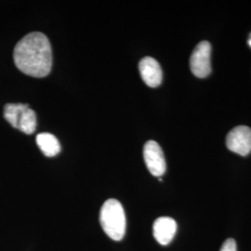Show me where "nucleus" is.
<instances>
[{
    "mask_svg": "<svg viewBox=\"0 0 251 251\" xmlns=\"http://www.w3.org/2000/svg\"><path fill=\"white\" fill-rule=\"evenodd\" d=\"M36 144L48 157H53L61 151V144L58 139L54 135L48 132L37 135Z\"/></svg>",
    "mask_w": 251,
    "mask_h": 251,
    "instance_id": "obj_9",
    "label": "nucleus"
},
{
    "mask_svg": "<svg viewBox=\"0 0 251 251\" xmlns=\"http://www.w3.org/2000/svg\"><path fill=\"white\" fill-rule=\"evenodd\" d=\"M144 162L150 173L160 177L167 170L166 159L160 145L154 141L147 142L144 147Z\"/></svg>",
    "mask_w": 251,
    "mask_h": 251,
    "instance_id": "obj_6",
    "label": "nucleus"
},
{
    "mask_svg": "<svg viewBox=\"0 0 251 251\" xmlns=\"http://www.w3.org/2000/svg\"><path fill=\"white\" fill-rule=\"evenodd\" d=\"M237 251L236 242H235L233 239H232V238L227 239V240L224 243V245H223V247H222V249H221V251Z\"/></svg>",
    "mask_w": 251,
    "mask_h": 251,
    "instance_id": "obj_10",
    "label": "nucleus"
},
{
    "mask_svg": "<svg viewBox=\"0 0 251 251\" xmlns=\"http://www.w3.org/2000/svg\"><path fill=\"white\" fill-rule=\"evenodd\" d=\"M227 148L242 156L251 152V128L246 126H238L233 128L226 138Z\"/></svg>",
    "mask_w": 251,
    "mask_h": 251,
    "instance_id": "obj_5",
    "label": "nucleus"
},
{
    "mask_svg": "<svg viewBox=\"0 0 251 251\" xmlns=\"http://www.w3.org/2000/svg\"><path fill=\"white\" fill-rule=\"evenodd\" d=\"M100 223L108 236L115 240L123 239L126 233L125 211L123 206L117 199H108L101 206Z\"/></svg>",
    "mask_w": 251,
    "mask_h": 251,
    "instance_id": "obj_2",
    "label": "nucleus"
},
{
    "mask_svg": "<svg viewBox=\"0 0 251 251\" xmlns=\"http://www.w3.org/2000/svg\"><path fill=\"white\" fill-rule=\"evenodd\" d=\"M211 46L207 41H202L194 50L190 58L192 73L200 78L206 77L211 73Z\"/></svg>",
    "mask_w": 251,
    "mask_h": 251,
    "instance_id": "obj_4",
    "label": "nucleus"
},
{
    "mask_svg": "<svg viewBox=\"0 0 251 251\" xmlns=\"http://www.w3.org/2000/svg\"><path fill=\"white\" fill-rule=\"evenodd\" d=\"M153 236L162 246H167L172 241L177 232V224L170 217H160L155 220L153 227Z\"/></svg>",
    "mask_w": 251,
    "mask_h": 251,
    "instance_id": "obj_8",
    "label": "nucleus"
},
{
    "mask_svg": "<svg viewBox=\"0 0 251 251\" xmlns=\"http://www.w3.org/2000/svg\"><path fill=\"white\" fill-rule=\"evenodd\" d=\"M4 117L13 127L25 134L36 130V116L34 110L25 103H8L4 107Z\"/></svg>",
    "mask_w": 251,
    "mask_h": 251,
    "instance_id": "obj_3",
    "label": "nucleus"
},
{
    "mask_svg": "<svg viewBox=\"0 0 251 251\" xmlns=\"http://www.w3.org/2000/svg\"><path fill=\"white\" fill-rule=\"evenodd\" d=\"M139 70L144 83L151 87L156 88L162 83L163 73L160 64L152 57H145L139 63Z\"/></svg>",
    "mask_w": 251,
    "mask_h": 251,
    "instance_id": "obj_7",
    "label": "nucleus"
},
{
    "mask_svg": "<svg viewBox=\"0 0 251 251\" xmlns=\"http://www.w3.org/2000/svg\"><path fill=\"white\" fill-rule=\"evenodd\" d=\"M13 59L19 70L27 75H48L52 66V50L48 37L40 32L28 34L15 46Z\"/></svg>",
    "mask_w": 251,
    "mask_h": 251,
    "instance_id": "obj_1",
    "label": "nucleus"
},
{
    "mask_svg": "<svg viewBox=\"0 0 251 251\" xmlns=\"http://www.w3.org/2000/svg\"><path fill=\"white\" fill-rule=\"evenodd\" d=\"M249 44H250V46L251 47V36H250V39H249Z\"/></svg>",
    "mask_w": 251,
    "mask_h": 251,
    "instance_id": "obj_11",
    "label": "nucleus"
}]
</instances>
